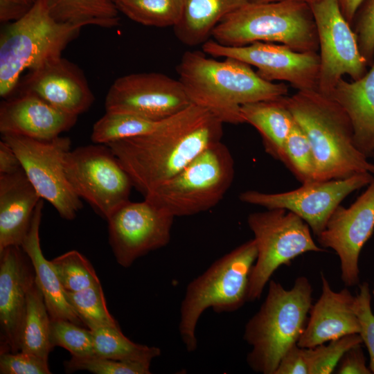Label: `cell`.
I'll list each match as a JSON object with an SVG mask.
<instances>
[{
  "mask_svg": "<svg viewBox=\"0 0 374 374\" xmlns=\"http://www.w3.org/2000/svg\"><path fill=\"white\" fill-rule=\"evenodd\" d=\"M217 60L203 51H186L177 66L178 80L192 104L224 123H244L243 105L286 96L288 86L262 79L251 66L232 57Z\"/></svg>",
  "mask_w": 374,
  "mask_h": 374,
  "instance_id": "2",
  "label": "cell"
},
{
  "mask_svg": "<svg viewBox=\"0 0 374 374\" xmlns=\"http://www.w3.org/2000/svg\"><path fill=\"white\" fill-rule=\"evenodd\" d=\"M322 292L310 310V319L298 340L301 348H312L341 337L359 334V324L353 310L354 296L347 290L333 291L321 274Z\"/></svg>",
  "mask_w": 374,
  "mask_h": 374,
  "instance_id": "21",
  "label": "cell"
},
{
  "mask_svg": "<svg viewBox=\"0 0 374 374\" xmlns=\"http://www.w3.org/2000/svg\"><path fill=\"white\" fill-rule=\"evenodd\" d=\"M359 51L368 66L374 62V0H363L352 24Z\"/></svg>",
  "mask_w": 374,
  "mask_h": 374,
  "instance_id": "38",
  "label": "cell"
},
{
  "mask_svg": "<svg viewBox=\"0 0 374 374\" xmlns=\"http://www.w3.org/2000/svg\"><path fill=\"white\" fill-rule=\"evenodd\" d=\"M248 0H184L181 17L173 27L184 44L196 46L210 39L218 24Z\"/></svg>",
  "mask_w": 374,
  "mask_h": 374,
  "instance_id": "26",
  "label": "cell"
},
{
  "mask_svg": "<svg viewBox=\"0 0 374 374\" xmlns=\"http://www.w3.org/2000/svg\"><path fill=\"white\" fill-rule=\"evenodd\" d=\"M95 354L119 361L150 364L161 355V349L133 342L126 337L120 327H104L91 330Z\"/></svg>",
  "mask_w": 374,
  "mask_h": 374,
  "instance_id": "29",
  "label": "cell"
},
{
  "mask_svg": "<svg viewBox=\"0 0 374 374\" xmlns=\"http://www.w3.org/2000/svg\"><path fill=\"white\" fill-rule=\"evenodd\" d=\"M286 96L247 103L240 108L243 122L257 130L265 152L278 161L280 160L285 142L296 123L287 105Z\"/></svg>",
  "mask_w": 374,
  "mask_h": 374,
  "instance_id": "25",
  "label": "cell"
},
{
  "mask_svg": "<svg viewBox=\"0 0 374 374\" xmlns=\"http://www.w3.org/2000/svg\"><path fill=\"white\" fill-rule=\"evenodd\" d=\"M256 257L253 238L217 259L188 284L181 303L178 327L188 352L197 348L196 328L206 309L217 313L230 312L248 301L249 278Z\"/></svg>",
  "mask_w": 374,
  "mask_h": 374,
  "instance_id": "6",
  "label": "cell"
},
{
  "mask_svg": "<svg viewBox=\"0 0 374 374\" xmlns=\"http://www.w3.org/2000/svg\"><path fill=\"white\" fill-rule=\"evenodd\" d=\"M234 161L221 141L212 144L144 199L175 217L193 215L215 206L231 187Z\"/></svg>",
  "mask_w": 374,
  "mask_h": 374,
  "instance_id": "8",
  "label": "cell"
},
{
  "mask_svg": "<svg viewBox=\"0 0 374 374\" xmlns=\"http://www.w3.org/2000/svg\"><path fill=\"white\" fill-rule=\"evenodd\" d=\"M339 374H371L369 367L366 364L365 357L361 344L349 349L339 362Z\"/></svg>",
  "mask_w": 374,
  "mask_h": 374,
  "instance_id": "42",
  "label": "cell"
},
{
  "mask_svg": "<svg viewBox=\"0 0 374 374\" xmlns=\"http://www.w3.org/2000/svg\"><path fill=\"white\" fill-rule=\"evenodd\" d=\"M213 57H232L255 66L269 82H288L298 91L318 90L320 57L317 52H298L281 44L256 42L242 46H226L213 39L202 45Z\"/></svg>",
  "mask_w": 374,
  "mask_h": 374,
  "instance_id": "14",
  "label": "cell"
},
{
  "mask_svg": "<svg viewBox=\"0 0 374 374\" xmlns=\"http://www.w3.org/2000/svg\"><path fill=\"white\" fill-rule=\"evenodd\" d=\"M274 374H309L304 348L293 345L282 357Z\"/></svg>",
  "mask_w": 374,
  "mask_h": 374,
  "instance_id": "41",
  "label": "cell"
},
{
  "mask_svg": "<svg viewBox=\"0 0 374 374\" xmlns=\"http://www.w3.org/2000/svg\"><path fill=\"white\" fill-rule=\"evenodd\" d=\"M247 224L253 233L257 257L249 284L248 301L258 299L273 273L308 251H322L314 241L309 225L293 212L283 208L252 213Z\"/></svg>",
  "mask_w": 374,
  "mask_h": 374,
  "instance_id": "9",
  "label": "cell"
},
{
  "mask_svg": "<svg viewBox=\"0 0 374 374\" xmlns=\"http://www.w3.org/2000/svg\"><path fill=\"white\" fill-rule=\"evenodd\" d=\"M35 280L32 262L21 246L0 251L1 353L20 351L28 292Z\"/></svg>",
  "mask_w": 374,
  "mask_h": 374,
  "instance_id": "18",
  "label": "cell"
},
{
  "mask_svg": "<svg viewBox=\"0 0 374 374\" xmlns=\"http://www.w3.org/2000/svg\"><path fill=\"white\" fill-rule=\"evenodd\" d=\"M112 1H113L114 3H116V2L121 1V0H111Z\"/></svg>",
  "mask_w": 374,
  "mask_h": 374,
  "instance_id": "48",
  "label": "cell"
},
{
  "mask_svg": "<svg viewBox=\"0 0 374 374\" xmlns=\"http://www.w3.org/2000/svg\"><path fill=\"white\" fill-rule=\"evenodd\" d=\"M317 32L320 57L318 91L330 96L344 75L353 80L367 72L352 26L338 0H314L310 5Z\"/></svg>",
  "mask_w": 374,
  "mask_h": 374,
  "instance_id": "12",
  "label": "cell"
},
{
  "mask_svg": "<svg viewBox=\"0 0 374 374\" xmlns=\"http://www.w3.org/2000/svg\"><path fill=\"white\" fill-rule=\"evenodd\" d=\"M249 2H253V3H267V2H276V1H302L308 3L310 5L314 0H248Z\"/></svg>",
  "mask_w": 374,
  "mask_h": 374,
  "instance_id": "46",
  "label": "cell"
},
{
  "mask_svg": "<svg viewBox=\"0 0 374 374\" xmlns=\"http://www.w3.org/2000/svg\"><path fill=\"white\" fill-rule=\"evenodd\" d=\"M280 161L301 184L315 180L316 166L312 146L296 123L285 142Z\"/></svg>",
  "mask_w": 374,
  "mask_h": 374,
  "instance_id": "33",
  "label": "cell"
},
{
  "mask_svg": "<svg viewBox=\"0 0 374 374\" xmlns=\"http://www.w3.org/2000/svg\"><path fill=\"white\" fill-rule=\"evenodd\" d=\"M192 103L181 83L159 73L123 75L109 87L106 112H125L152 121L166 119Z\"/></svg>",
  "mask_w": 374,
  "mask_h": 374,
  "instance_id": "16",
  "label": "cell"
},
{
  "mask_svg": "<svg viewBox=\"0 0 374 374\" xmlns=\"http://www.w3.org/2000/svg\"><path fill=\"white\" fill-rule=\"evenodd\" d=\"M22 169L21 162L12 150L5 141H0V175L15 173Z\"/></svg>",
  "mask_w": 374,
  "mask_h": 374,
  "instance_id": "43",
  "label": "cell"
},
{
  "mask_svg": "<svg viewBox=\"0 0 374 374\" xmlns=\"http://www.w3.org/2000/svg\"><path fill=\"white\" fill-rule=\"evenodd\" d=\"M77 118L37 96L23 93L1 103L0 132L1 134L51 140L70 130Z\"/></svg>",
  "mask_w": 374,
  "mask_h": 374,
  "instance_id": "20",
  "label": "cell"
},
{
  "mask_svg": "<svg viewBox=\"0 0 374 374\" xmlns=\"http://www.w3.org/2000/svg\"><path fill=\"white\" fill-rule=\"evenodd\" d=\"M312 292L304 276L297 278L290 290L269 280L266 299L247 323L243 335L251 346L247 362L253 371L274 374L283 355L297 344L305 329Z\"/></svg>",
  "mask_w": 374,
  "mask_h": 374,
  "instance_id": "4",
  "label": "cell"
},
{
  "mask_svg": "<svg viewBox=\"0 0 374 374\" xmlns=\"http://www.w3.org/2000/svg\"><path fill=\"white\" fill-rule=\"evenodd\" d=\"M67 373L87 371L95 374H150V364L119 361L96 355L87 357L71 356L64 362Z\"/></svg>",
  "mask_w": 374,
  "mask_h": 374,
  "instance_id": "37",
  "label": "cell"
},
{
  "mask_svg": "<svg viewBox=\"0 0 374 374\" xmlns=\"http://www.w3.org/2000/svg\"><path fill=\"white\" fill-rule=\"evenodd\" d=\"M64 170L76 195L106 220L129 201L131 179L106 145L94 143L69 150Z\"/></svg>",
  "mask_w": 374,
  "mask_h": 374,
  "instance_id": "10",
  "label": "cell"
},
{
  "mask_svg": "<svg viewBox=\"0 0 374 374\" xmlns=\"http://www.w3.org/2000/svg\"><path fill=\"white\" fill-rule=\"evenodd\" d=\"M57 21L103 28L118 26V10L111 0H45Z\"/></svg>",
  "mask_w": 374,
  "mask_h": 374,
  "instance_id": "28",
  "label": "cell"
},
{
  "mask_svg": "<svg viewBox=\"0 0 374 374\" xmlns=\"http://www.w3.org/2000/svg\"><path fill=\"white\" fill-rule=\"evenodd\" d=\"M211 37L226 46L265 42L284 44L298 52L319 50L310 7L298 1L248 2L226 15Z\"/></svg>",
  "mask_w": 374,
  "mask_h": 374,
  "instance_id": "5",
  "label": "cell"
},
{
  "mask_svg": "<svg viewBox=\"0 0 374 374\" xmlns=\"http://www.w3.org/2000/svg\"><path fill=\"white\" fill-rule=\"evenodd\" d=\"M363 344L359 334H351L320 344L304 348L309 366V374H330L339 363L343 355L351 348Z\"/></svg>",
  "mask_w": 374,
  "mask_h": 374,
  "instance_id": "35",
  "label": "cell"
},
{
  "mask_svg": "<svg viewBox=\"0 0 374 374\" xmlns=\"http://www.w3.org/2000/svg\"><path fill=\"white\" fill-rule=\"evenodd\" d=\"M50 337L53 347H62L70 352L71 356L96 355L92 331L71 321L51 320Z\"/></svg>",
  "mask_w": 374,
  "mask_h": 374,
  "instance_id": "36",
  "label": "cell"
},
{
  "mask_svg": "<svg viewBox=\"0 0 374 374\" xmlns=\"http://www.w3.org/2000/svg\"><path fill=\"white\" fill-rule=\"evenodd\" d=\"M373 295H374V289H373Z\"/></svg>",
  "mask_w": 374,
  "mask_h": 374,
  "instance_id": "49",
  "label": "cell"
},
{
  "mask_svg": "<svg viewBox=\"0 0 374 374\" xmlns=\"http://www.w3.org/2000/svg\"><path fill=\"white\" fill-rule=\"evenodd\" d=\"M371 302L368 284L364 283L359 286L357 294L354 296L353 307L359 324V335L369 354L368 367L371 373H374V314Z\"/></svg>",
  "mask_w": 374,
  "mask_h": 374,
  "instance_id": "39",
  "label": "cell"
},
{
  "mask_svg": "<svg viewBox=\"0 0 374 374\" xmlns=\"http://www.w3.org/2000/svg\"><path fill=\"white\" fill-rule=\"evenodd\" d=\"M175 217L144 199L130 200L107 219L109 241L117 262L128 267L139 258L166 246Z\"/></svg>",
  "mask_w": 374,
  "mask_h": 374,
  "instance_id": "15",
  "label": "cell"
},
{
  "mask_svg": "<svg viewBox=\"0 0 374 374\" xmlns=\"http://www.w3.org/2000/svg\"><path fill=\"white\" fill-rule=\"evenodd\" d=\"M32 93L73 115L86 112L94 96L80 69L59 57L30 70L21 84V93Z\"/></svg>",
  "mask_w": 374,
  "mask_h": 374,
  "instance_id": "19",
  "label": "cell"
},
{
  "mask_svg": "<svg viewBox=\"0 0 374 374\" xmlns=\"http://www.w3.org/2000/svg\"><path fill=\"white\" fill-rule=\"evenodd\" d=\"M345 19L352 26L355 13L363 0H338Z\"/></svg>",
  "mask_w": 374,
  "mask_h": 374,
  "instance_id": "45",
  "label": "cell"
},
{
  "mask_svg": "<svg viewBox=\"0 0 374 374\" xmlns=\"http://www.w3.org/2000/svg\"><path fill=\"white\" fill-rule=\"evenodd\" d=\"M286 103L312 146L315 180L374 175V163L355 146L350 121L332 98L318 90L297 91L286 96Z\"/></svg>",
  "mask_w": 374,
  "mask_h": 374,
  "instance_id": "3",
  "label": "cell"
},
{
  "mask_svg": "<svg viewBox=\"0 0 374 374\" xmlns=\"http://www.w3.org/2000/svg\"><path fill=\"white\" fill-rule=\"evenodd\" d=\"M27 5L32 6L37 0H21Z\"/></svg>",
  "mask_w": 374,
  "mask_h": 374,
  "instance_id": "47",
  "label": "cell"
},
{
  "mask_svg": "<svg viewBox=\"0 0 374 374\" xmlns=\"http://www.w3.org/2000/svg\"><path fill=\"white\" fill-rule=\"evenodd\" d=\"M359 79L341 78L330 96L347 114L357 148L368 158L374 155V62Z\"/></svg>",
  "mask_w": 374,
  "mask_h": 374,
  "instance_id": "23",
  "label": "cell"
},
{
  "mask_svg": "<svg viewBox=\"0 0 374 374\" xmlns=\"http://www.w3.org/2000/svg\"><path fill=\"white\" fill-rule=\"evenodd\" d=\"M373 157H374V155H373Z\"/></svg>",
  "mask_w": 374,
  "mask_h": 374,
  "instance_id": "50",
  "label": "cell"
},
{
  "mask_svg": "<svg viewBox=\"0 0 374 374\" xmlns=\"http://www.w3.org/2000/svg\"><path fill=\"white\" fill-rule=\"evenodd\" d=\"M1 374H51L48 359L19 351L0 353Z\"/></svg>",
  "mask_w": 374,
  "mask_h": 374,
  "instance_id": "40",
  "label": "cell"
},
{
  "mask_svg": "<svg viewBox=\"0 0 374 374\" xmlns=\"http://www.w3.org/2000/svg\"><path fill=\"white\" fill-rule=\"evenodd\" d=\"M65 294L73 309L89 330L120 327L107 308L101 284L78 292L65 290Z\"/></svg>",
  "mask_w": 374,
  "mask_h": 374,
  "instance_id": "32",
  "label": "cell"
},
{
  "mask_svg": "<svg viewBox=\"0 0 374 374\" xmlns=\"http://www.w3.org/2000/svg\"><path fill=\"white\" fill-rule=\"evenodd\" d=\"M115 4L130 19L155 27H174L184 8V0H121Z\"/></svg>",
  "mask_w": 374,
  "mask_h": 374,
  "instance_id": "31",
  "label": "cell"
},
{
  "mask_svg": "<svg viewBox=\"0 0 374 374\" xmlns=\"http://www.w3.org/2000/svg\"><path fill=\"white\" fill-rule=\"evenodd\" d=\"M82 27L55 20L45 0H37L23 17L5 26L0 35V96L12 92L26 69L61 57Z\"/></svg>",
  "mask_w": 374,
  "mask_h": 374,
  "instance_id": "7",
  "label": "cell"
},
{
  "mask_svg": "<svg viewBox=\"0 0 374 374\" xmlns=\"http://www.w3.org/2000/svg\"><path fill=\"white\" fill-rule=\"evenodd\" d=\"M224 123L191 104L161 121L150 133L107 145L143 197L185 168L208 146L221 141Z\"/></svg>",
  "mask_w": 374,
  "mask_h": 374,
  "instance_id": "1",
  "label": "cell"
},
{
  "mask_svg": "<svg viewBox=\"0 0 374 374\" xmlns=\"http://www.w3.org/2000/svg\"><path fill=\"white\" fill-rule=\"evenodd\" d=\"M31 8L21 0H0V20L5 22L16 21Z\"/></svg>",
  "mask_w": 374,
  "mask_h": 374,
  "instance_id": "44",
  "label": "cell"
},
{
  "mask_svg": "<svg viewBox=\"0 0 374 374\" xmlns=\"http://www.w3.org/2000/svg\"><path fill=\"white\" fill-rule=\"evenodd\" d=\"M43 199L34 211L28 231L21 245L29 257L35 273V280L43 294L51 320H66L84 326L67 300L56 271L42 251L39 226L43 210Z\"/></svg>",
  "mask_w": 374,
  "mask_h": 374,
  "instance_id": "24",
  "label": "cell"
},
{
  "mask_svg": "<svg viewBox=\"0 0 374 374\" xmlns=\"http://www.w3.org/2000/svg\"><path fill=\"white\" fill-rule=\"evenodd\" d=\"M161 121L130 113L106 112L94 123L91 139L93 143L107 145L119 140L150 133Z\"/></svg>",
  "mask_w": 374,
  "mask_h": 374,
  "instance_id": "30",
  "label": "cell"
},
{
  "mask_svg": "<svg viewBox=\"0 0 374 374\" xmlns=\"http://www.w3.org/2000/svg\"><path fill=\"white\" fill-rule=\"evenodd\" d=\"M373 174L362 172L351 177L326 181L314 180L302 184L296 189L276 193L254 190L241 193L242 202L267 209L283 208L302 218L318 235L338 206L350 193L367 186Z\"/></svg>",
  "mask_w": 374,
  "mask_h": 374,
  "instance_id": "13",
  "label": "cell"
},
{
  "mask_svg": "<svg viewBox=\"0 0 374 374\" xmlns=\"http://www.w3.org/2000/svg\"><path fill=\"white\" fill-rule=\"evenodd\" d=\"M1 140L15 151L39 197L48 201L62 218L73 220L82 204L64 170V159L71 150L70 139L59 136L38 140L6 134H1Z\"/></svg>",
  "mask_w": 374,
  "mask_h": 374,
  "instance_id": "11",
  "label": "cell"
},
{
  "mask_svg": "<svg viewBox=\"0 0 374 374\" xmlns=\"http://www.w3.org/2000/svg\"><path fill=\"white\" fill-rule=\"evenodd\" d=\"M51 262L66 291L78 292L100 284L91 262L78 251H69Z\"/></svg>",
  "mask_w": 374,
  "mask_h": 374,
  "instance_id": "34",
  "label": "cell"
},
{
  "mask_svg": "<svg viewBox=\"0 0 374 374\" xmlns=\"http://www.w3.org/2000/svg\"><path fill=\"white\" fill-rule=\"evenodd\" d=\"M51 321L43 294L35 280L28 292L20 351L48 359L53 348L50 337Z\"/></svg>",
  "mask_w": 374,
  "mask_h": 374,
  "instance_id": "27",
  "label": "cell"
},
{
  "mask_svg": "<svg viewBox=\"0 0 374 374\" xmlns=\"http://www.w3.org/2000/svg\"><path fill=\"white\" fill-rule=\"evenodd\" d=\"M41 199L23 168L0 175V251L21 245Z\"/></svg>",
  "mask_w": 374,
  "mask_h": 374,
  "instance_id": "22",
  "label": "cell"
},
{
  "mask_svg": "<svg viewBox=\"0 0 374 374\" xmlns=\"http://www.w3.org/2000/svg\"><path fill=\"white\" fill-rule=\"evenodd\" d=\"M373 231L374 175L365 191L349 207L337 206L325 229L317 235L322 248H331L339 256L345 285L359 283V254Z\"/></svg>",
  "mask_w": 374,
  "mask_h": 374,
  "instance_id": "17",
  "label": "cell"
}]
</instances>
